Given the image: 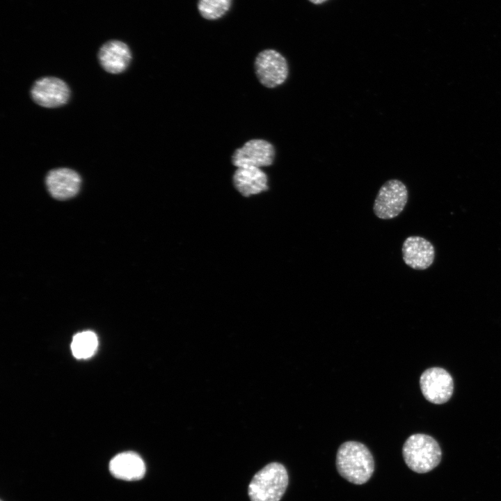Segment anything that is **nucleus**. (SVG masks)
Segmentation results:
<instances>
[{
  "mask_svg": "<svg viewBox=\"0 0 501 501\" xmlns=\"http://www.w3.org/2000/svg\"><path fill=\"white\" fill-rule=\"evenodd\" d=\"M335 465L340 476L358 485L366 483L374 471L372 453L364 444L356 441H347L340 446Z\"/></svg>",
  "mask_w": 501,
  "mask_h": 501,
  "instance_id": "1",
  "label": "nucleus"
},
{
  "mask_svg": "<svg viewBox=\"0 0 501 501\" xmlns=\"http://www.w3.org/2000/svg\"><path fill=\"white\" fill-rule=\"evenodd\" d=\"M402 455L405 463L411 470L422 474L431 471L440 464L442 450L432 436L415 434L404 443Z\"/></svg>",
  "mask_w": 501,
  "mask_h": 501,
  "instance_id": "2",
  "label": "nucleus"
},
{
  "mask_svg": "<svg viewBox=\"0 0 501 501\" xmlns=\"http://www.w3.org/2000/svg\"><path fill=\"white\" fill-rule=\"evenodd\" d=\"M288 474L285 466L272 462L259 470L248 485L250 501H280L288 485Z\"/></svg>",
  "mask_w": 501,
  "mask_h": 501,
  "instance_id": "3",
  "label": "nucleus"
},
{
  "mask_svg": "<svg viewBox=\"0 0 501 501\" xmlns=\"http://www.w3.org/2000/svg\"><path fill=\"white\" fill-rule=\"evenodd\" d=\"M254 66L259 81L269 88L283 84L289 74L286 58L271 49L260 51L255 58Z\"/></svg>",
  "mask_w": 501,
  "mask_h": 501,
  "instance_id": "4",
  "label": "nucleus"
},
{
  "mask_svg": "<svg viewBox=\"0 0 501 501\" xmlns=\"http://www.w3.org/2000/svg\"><path fill=\"white\" fill-rule=\"evenodd\" d=\"M408 200L406 185L399 180L385 182L380 188L375 198L373 210L381 219L397 216L404 209Z\"/></svg>",
  "mask_w": 501,
  "mask_h": 501,
  "instance_id": "5",
  "label": "nucleus"
},
{
  "mask_svg": "<svg viewBox=\"0 0 501 501\" xmlns=\"http://www.w3.org/2000/svg\"><path fill=\"white\" fill-rule=\"evenodd\" d=\"M420 386L425 399L435 404L446 403L454 391L452 376L445 369L438 367L423 372L420 378Z\"/></svg>",
  "mask_w": 501,
  "mask_h": 501,
  "instance_id": "6",
  "label": "nucleus"
},
{
  "mask_svg": "<svg viewBox=\"0 0 501 501\" xmlns=\"http://www.w3.org/2000/svg\"><path fill=\"white\" fill-rule=\"evenodd\" d=\"M30 94L33 102L39 106L56 108L67 102L70 97V90L62 79L54 77H45L33 83Z\"/></svg>",
  "mask_w": 501,
  "mask_h": 501,
  "instance_id": "7",
  "label": "nucleus"
},
{
  "mask_svg": "<svg viewBox=\"0 0 501 501\" xmlns=\"http://www.w3.org/2000/svg\"><path fill=\"white\" fill-rule=\"evenodd\" d=\"M275 155V148L270 142L264 139H251L234 150L232 163L237 168H261L271 166Z\"/></svg>",
  "mask_w": 501,
  "mask_h": 501,
  "instance_id": "8",
  "label": "nucleus"
},
{
  "mask_svg": "<svg viewBox=\"0 0 501 501\" xmlns=\"http://www.w3.org/2000/svg\"><path fill=\"white\" fill-rule=\"evenodd\" d=\"M45 183L51 196L58 200H66L77 194L81 179L72 169L58 168L47 173Z\"/></svg>",
  "mask_w": 501,
  "mask_h": 501,
  "instance_id": "9",
  "label": "nucleus"
},
{
  "mask_svg": "<svg viewBox=\"0 0 501 501\" xmlns=\"http://www.w3.org/2000/svg\"><path fill=\"white\" fill-rule=\"evenodd\" d=\"M405 264L416 270H424L434 262L435 250L433 244L419 236L407 237L401 248Z\"/></svg>",
  "mask_w": 501,
  "mask_h": 501,
  "instance_id": "10",
  "label": "nucleus"
},
{
  "mask_svg": "<svg viewBox=\"0 0 501 501\" xmlns=\"http://www.w3.org/2000/svg\"><path fill=\"white\" fill-rule=\"evenodd\" d=\"M97 56L102 68L111 74L124 72L132 59L129 47L119 40H110L104 43L100 49Z\"/></svg>",
  "mask_w": 501,
  "mask_h": 501,
  "instance_id": "11",
  "label": "nucleus"
},
{
  "mask_svg": "<svg viewBox=\"0 0 501 501\" xmlns=\"http://www.w3.org/2000/svg\"><path fill=\"white\" fill-rule=\"evenodd\" d=\"M237 191L244 197L257 195L269 189L267 174L257 167H239L232 176Z\"/></svg>",
  "mask_w": 501,
  "mask_h": 501,
  "instance_id": "12",
  "label": "nucleus"
},
{
  "mask_svg": "<svg viewBox=\"0 0 501 501\" xmlns=\"http://www.w3.org/2000/svg\"><path fill=\"white\" fill-rule=\"evenodd\" d=\"M109 468L114 477L126 481L139 480L145 473L143 460L134 452H125L116 455L110 461Z\"/></svg>",
  "mask_w": 501,
  "mask_h": 501,
  "instance_id": "13",
  "label": "nucleus"
},
{
  "mask_svg": "<svg viewBox=\"0 0 501 501\" xmlns=\"http://www.w3.org/2000/svg\"><path fill=\"white\" fill-rule=\"evenodd\" d=\"M97 347V337L90 331L76 334L71 344L72 352L74 357L85 359L92 356Z\"/></svg>",
  "mask_w": 501,
  "mask_h": 501,
  "instance_id": "14",
  "label": "nucleus"
},
{
  "mask_svg": "<svg viewBox=\"0 0 501 501\" xmlns=\"http://www.w3.org/2000/svg\"><path fill=\"white\" fill-rule=\"evenodd\" d=\"M232 0H198V10L201 16L208 20L223 17L230 9Z\"/></svg>",
  "mask_w": 501,
  "mask_h": 501,
  "instance_id": "15",
  "label": "nucleus"
},
{
  "mask_svg": "<svg viewBox=\"0 0 501 501\" xmlns=\"http://www.w3.org/2000/svg\"><path fill=\"white\" fill-rule=\"evenodd\" d=\"M310 2L315 4H320L325 2L327 0H309Z\"/></svg>",
  "mask_w": 501,
  "mask_h": 501,
  "instance_id": "16",
  "label": "nucleus"
},
{
  "mask_svg": "<svg viewBox=\"0 0 501 501\" xmlns=\"http://www.w3.org/2000/svg\"><path fill=\"white\" fill-rule=\"evenodd\" d=\"M1 501H2V500H1Z\"/></svg>",
  "mask_w": 501,
  "mask_h": 501,
  "instance_id": "17",
  "label": "nucleus"
}]
</instances>
